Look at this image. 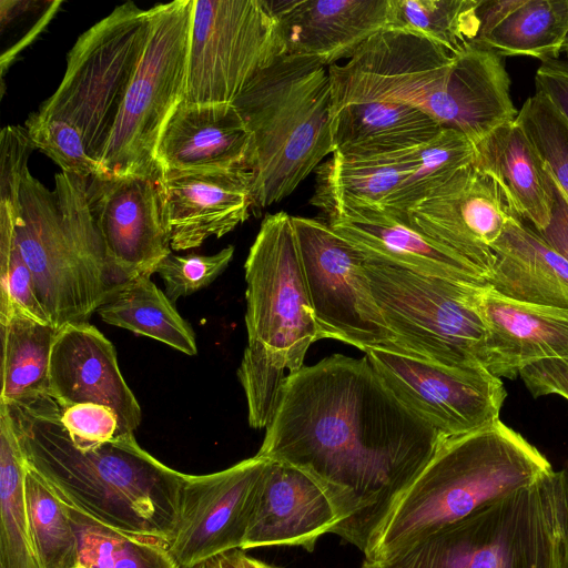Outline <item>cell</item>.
I'll return each mask as SVG.
<instances>
[{
  "instance_id": "obj_1",
  "label": "cell",
  "mask_w": 568,
  "mask_h": 568,
  "mask_svg": "<svg viewBox=\"0 0 568 568\" xmlns=\"http://www.w3.org/2000/svg\"><path fill=\"white\" fill-rule=\"evenodd\" d=\"M444 437L367 357L334 354L287 375L256 455L310 476L338 516L331 532L366 555Z\"/></svg>"
},
{
  "instance_id": "obj_2",
  "label": "cell",
  "mask_w": 568,
  "mask_h": 568,
  "mask_svg": "<svg viewBox=\"0 0 568 568\" xmlns=\"http://www.w3.org/2000/svg\"><path fill=\"white\" fill-rule=\"evenodd\" d=\"M4 406L26 464L68 507L114 530L171 540L186 474L145 452L133 433L77 447L52 397Z\"/></svg>"
},
{
  "instance_id": "obj_3",
  "label": "cell",
  "mask_w": 568,
  "mask_h": 568,
  "mask_svg": "<svg viewBox=\"0 0 568 568\" xmlns=\"http://www.w3.org/2000/svg\"><path fill=\"white\" fill-rule=\"evenodd\" d=\"M0 201L11 205L17 245L51 324L87 323L126 281L108 255L87 179L58 173L52 192L28 169L18 195Z\"/></svg>"
},
{
  "instance_id": "obj_4",
  "label": "cell",
  "mask_w": 568,
  "mask_h": 568,
  "mask_svg": "<svg viewBox=\"0 0 568 568\" xmlns=\"http://www.w3.org/2000/svg\"><path fill=\"white\" fill-rule=\"evenodd\" d=\"M552 470L535 446L500 419L444 437L388 515L364 560L385 559Z\"/></svg>"
},
{
  "instance_id": "obj_5",
  "label": "cell",
  "mask_w": 568,
  "mask_h": 568,
  "mask_svg": "<svg viewBox=\"0 0 568 568\" xmlns=\"http://www.w3.org/2000/svg\"><path fill=\"white\" fill-rule=\"evenodd\" d=\"M247 346L237 371L248 424L267 427L288 375L303 367L320 339L292 216L267 214L244 264Z\"/></svg>"
},
{
  "instance_id": "obj_6",
  "label": "cell",
  "mask_w": 568,
  "mask_h": 568,
  "mask_svg": "<svg viewBox=\"0 0 568 568\" xmlns=\"http://www.w3.org/2000/svg\"><path fill=\"white\" fill-rule=\"evenodd\" d=\"M233 105L251 134L253 207L291 195L333 153L331 78L315 57L284 53Z\"/></svg>"
},
{
  "instance_id": "obj_7",
  "label": "cell",
  "mask_w": 568,
  "mask_h": 568,
  "mask_svg": "<svg viewBox=\"0 0 568 568\" xmlns=\"http://www.w3.org/2000/svg\"><path fill=\"white\" fill-rule=\"evenodd\" d=\"M558 474L496 499L375 568H559ZM366 561V560H365Z\"/></svg>"
},
{
  "instance_id": "obj_8",
  "label": "cell",
  "mask_w": 568,
  "mask_h": 568,
  "mask_svg": "<svg viewBox=\"0 0 568 568\" xmlns=\"http://www.w3.org/2000/svg\"><path fill=\"white\" fill-rule=\"evenodd\" d=\"M365 268L392 351L450 367H485L487 332L474 303L478 286L367 258Z\"/></svg>"
},
{
  "instance_id": "obj_9",
  "label": "cell",
  "mask_w": 568,
  "mask_h": 568,
  "mask_svg": "<svg viewBox=\"0 0 568 568\" xmlns=\"http://www.w3.org/2000/svg\"><path fill=\"white\" fill-rule=\"evenodd\" d=\"M193 3L174 0L148 9L145 48L100 162L105 175L161 174L158 145L185 97Z\"/></svg>"
},
{
  "instance_id": "obj_10",
  "label": "cell",
  "mask_w": 568,
  "mask_h": 568,
  "mask_svg": "<svg viewBox=\"0 0 568 568\" xmlns=\"http://www.w3.org/2000/svg\"><path fill=\"white\" fill-rule=\"evenodd\" d=\"M149 28V10L132 1L116 7L78 38L68 53L60 85L38 110L73 124L88 153L99 163L145 48Z\"/></svg>"
},
{
  "instance_id": "obj_11",
  "label": "cell",
  "mask_w": 568,
  "mask_h": 568,
  "mask_svg": "<svg viewBox=\"0 0 568 568\" xmlns=\"http://www.w3.org/2000/svg\"><path fill=\"white\" fill-rule=\"evenodd\" d=\"M284 53L268 0H194L184 102L232 105Z\"/></svg>"
},
{
  "instance_id": "obj_12",
  "label": "cell",
  "mask_w": 568,
  "mask_h": 568,
  "mask_svg": "<svg viewBox=\"0 0 568 568\" xmlns=\"http://www.w3.org/2000/svg\"><path fill=\"white\" fill-rule=\"evenodd\" d=\"M455 55L406 31L385 29L366 40L344 64L328 67L333 114L353 103L416 106L452 126L448 85Z\"/></svg>"
},
{
  "instance_id": "obj_13",
  "label": "cell",
  "mask_w": 568,
  "mask_h": 568,
  "mask_svg": "<svg viewBox=\"0 0 568 568\" xmlns=\"http://www.w3.org/2000/svg\"><path fill=\"white\" fill-rule=\"evenodd\" d=\"M292 222L320 339L334 338L365 353L393 349L365 256L323 220L292 216Z\"/></svg>"
},
{
  "instance_id": "obj_14",
  "label": "cell",
  "mask_w": 568,
  "mask_h": 568,
  "mask_svg": "<svg viewBox=\"0 0 568 568\" xmlns=\"http://www.w3.org/2000/svg\"><path fill=\"white\" fill-rule=\"evenodd\" d=\"M366 357L394 394L446 437L499 419L507 393L485 367H450L381 347Z\"/></svg>"
},
{
  "instance_id": "obj_15",
  "label": "cell",
  "mask_w": 568,
  "mask_h": 568,
  "mask_svg": "<svg viewBox=\"0 0 568 568\" xmlns=\"http://www.w3.org/2000/svg\"><path fill=\"white\" fill-rule=\"evenodd\" d=\"M266 458L258 455L209 475H186L179 521L168 542L176 568L241 549Z\"/></svg>"
},
{
  "instance_id": "obj_16",
  "label": "cell",
  "mask_w": 568,
  "mask_h": 568,
  "mask_svg": "<svg viewBox=\"0 0 568 568\" xmlns=\"http://www.w3.org/2000/svg\"><path fill=\"white\" fill-rule=\"evenodd\" d=\"M161 174L87 179L89 206L108 255L126 278L151 276L172 253Z\"/></svg>"
},
{
  "instance_id": "obj_17",
  "label": "cell",
  "mask_w": 568,
  "mask_h": 568,
  "mask_svg": "<svg viewBox=\"0 0 568 568\" xmlns=\"http://www.w3.org/2000/svg\"><path fill=\"white\" fill-rule=\"evenodd\" d=\"M513 214L499 185L469 164L400 216L487 275L491 247Z\"/></svg>"
},
{
  "instance_id": "obj_18",
  "label": "cell",
  "mask_w": 568,
  "mask_h": 568,
  "mask_svg": "<svg viewBox=\"0 0 568 568\" xmlns=\"http://www.w3.org/2000/svg\"><path fill=\"white\" fill-rule=\"evenodd\" d=\"M50 394L60 408L92 403L111 408L120 435L141 423V407L124 381L112 343L93 325L68 324L58 329L50 358Z\"/></svg>"
},
{
  "instance_id": "obj_19",
  "label": "cell",
  "mask_w": 568,
  "mask_h": 568,
  "mask_svg": "<svg viewBox=\"0 0 568 568\" xmlns=\"http://www.w3.org/2000/svg\"><path fill=\"white\" fill-rule=\"evenodd\" d=\"M252 173L231 171L168 172L160 176L171 248L201 246L242 224L253 207Z\"/></svg>"
},
{
  "instance_id": "obj_20",
  "label": "cell",
  "mask_w": 568,
  "mask_h": 568,
  "mask_svg": "<svg viewBox=\"0 0 568 568\" xmlns=\"http://www.w3.org/2000/svg\"><path fill=\"white\" fill-rule=\"evenodd\" d=\"M338 516L322 488L300 469L275 460L260 477L241 550L265 546H300L313 551Z\"/></svg>"
},
{
  "instance_id": "obj_21",
  "label": "cell",
  "mask_w": 568,
  "mask_h": 568,
  "mask_svg": "<svg viewBox=\"0 0 568 568\" xmlns=\"http://www.w3.org/2000/svg\"><path fill=\"white\" fill-rule=\"evenodd\" d=\"M474 303L487 332L485 368L513 379L544 359L568 361V308L508 298L478 286Z\"/></svg>"
},
{
  "instance_id": "obj_22",
  "label": "cell",
  "mask_w": 568,
  "mask_h": 568,
  "mask_svg": "<svg viewBox=\"0 0 568 568\" xmlns=\"http://www.w3.org/2000/svg\"><path fill=\"white\" fill-rule=\"evenodd\" d=\"M327 223L367 260L450 282L487 285L483 270L386 209L346 210Z\"/></svg>"
},
{
  "instance_id": "obj_23",
  "label": "cell",
  "mask_w": 568,
  "mask_h": 568,
  "mask_svg": "<svg viewBox=\"0 0 568 568\" xmlns=\"http://www.w3.org/2000/svg\"><path fill=\"white\" fill-rule=\"evenodd\" d=\"M285 53L325 65L351 59L377 32L392 27V0H268Z\"/></svg>"
},
{
  "instance_id": "obj_24",
  "label": "cell",
  "mask_w": 568,
  "mask_h": 568,
  "mask_svg": "<svg viewBox=\"0 0 568 568\" xmlns=\"http://www.w3.org/2000/svg\"><path fill=\"white\" fill-rule=\"evenodd\" d=\"M251 134L235 106L182 102L156 150L160 173L250 170Z\"/></svg>"
},
{
  "instance_id": "obj_25",
  "label": "cell",
  "mask_w": 568,
  "mask_h": 568,
  "mask_svg": "<svg viewBox=\"0 0 568 568\" xmlns=\"http://www.w3.org/2000/svg\"><path fill=\"white\" fill-rule=\"evenodd\" d=\"M486 284L511 300L568 308V262L513 214L491 247Z\"/></svg>"
},
{
  "instance_id": "obj_26",
  "label": "cell",
  "mask_w": 568,
  "mask_h": 568,
  "mask_svg": "<svg viewBox=\"0 0 568 568\" xmlns=\"http://www.w3.org/2000/svg\"><path fill=\"white\" fill-rule=\"evenodd\" d=\"M474 165L501 189L510 211L537 232L549 223L555 189L546 163L516 119L475 145Z\"/></svg>"
},
{
  "instance_id": "obj_27",
  "label": "cell",
  "mask_w": 568,
  "mask_h": 568,
  "mask_svg": "<svg viewBox=\"0 0 568 568\" xmlns=\"http://www.w3.org/2000/svg\"><path fill=\"white\" fill-rule=\"evenodd\" d=\"M442 128L432 115L408 104H348L332 116L333 155L366 158L414 149Z\"/></svg>"
},
{
  "instance_id": "obj_28",
  "label": "cell",
  "mask_w": 568,
  "mask_h": 568,
  "mask_svg": "<svg viewBox=\"0 0 568 568\" xmlns=\"http://www.w3.org/2000/svg\"><path fill=\"white\" fill-rule=\"evenodd\" d=\"M417 148L366 158L333 155L314 171L315 191L310 203L327 220L346 210L383 209L412 172Z\"/></svg>"
},
{
  "instance_id": "obj_29",
  "label": "cell",
  "mask_w": 568,
  "mask_h": 568,
  "mask_svg": "<svg viewBox=\"0 0 568 568\" xmlns=\"http://www.w3.org/2000/svg\"><path fill=\"white\" fill-rule=\"evenodd\" d=\"M2 357L0 403L28 406L50 394V358L58 328L16 307L0 314Z\"/></svg>"
},
{
  "instance_id": "obj_30",
  "label": "cell",
  "mask_w": 568,
  "mask_h": 568,
  "mask_svg": "<svg viewBox=\"0 0 568 568\" xmlns=\"http://www.w3.org/2000/svg\"><path fill=\"white\" fill-rule=\"evenodd\" d=\"M97 312L110 325L151 337L186 355L197 353L192 327L149 275L126 280Z\"/></svg>"
},
{
  "instance_id": "obj_31",
  "label": "cell",
  "mask_w": 568,
  "mask_h": 568,
  "mask_svg": "<svg viewBox=\"0 0 568 568\" xmlns=\"http://www.w3.org/2000/svg\"><path fill=\"white\" fill-rule=\"evenodd\" d=\"M26 471L12 418L0 403V568H38L26 508Z\"/></svg>"
},
{
  "instance_id": "obj_32",
  "label": "cell",
  "mask_w": 568,
  "mask_h": 568,
  "mask_svg": "<svg viewBox=\"0 0 568 568\" xmlns=\"http://www.w3.org/2000/svg\"><path fill=\"white\" fill-rule=\"evenodd\" d=\"M568 36V0H524L479 42L501 58L558 59ZM477 43V42H476Z\"/></svg>"
},
{
  "instance_id": "obj_33",
  "label": "cell",
  "mask_w": 568,
  "mask_h": 568,
  "mask_svg": "<svg viewBox=\"0 0 568 568\" xmlns=\"http://www.w3.org/2000/svg\"><path fill=\"white\" fill-rule=\"evenodd\" d=\"M68 510L78 538L77 568H176L165 541L114 530Z\"/></svg>"
},
{
  "instance_id": "obj_34",
  "label": "cell",
  "mask_w": 568,
  "mask_h": 568,
  "mask_svg": "<svg viewBox=\"0 0 568 568\" xmlns=\"http://www.w3.org/2000/svg\"><path fill=\"white\" fill-rule=\"evenodd\" d=\"M24 497L38 568H77L78 538L65 504L27 464Z\"/></svg>"
},
{
  "instance_id": "obj_35",
  "label": "cell",
  "mask_w": 568,
  "mask_h": 568,
  "mask_svg": "<svg viewBox=\"0 0 568 568\" xmlns=\"http://www.w3.org/2000/svg\"><path fill=\"white\" fill-rule=\"evenodd\" d=\"M475 144L463 132L442 128L415 151V164L383 209L405 215L429 193L447 182L463 168L473 164Z\"/></svg>"
},
{
  "instance_id": "obj_36",
  "label": "cell",
  "mask_w": 568,
  "mask_h": 568,
  "mask_svg": "<svg viewBox=\"0 0 568 568\" xmlns=\"http://www.w3.org/2000/svg\"><path fill=\"white\" fill-rule=\"evenodd\" d=\"M480 0H392V27L455 54L476 40Z\"/></svg>"
},
{
  "instance_id": "obj_37",
  "label": "cell",
  "mask_w": 568,
  "mask_h": 568,
  "mask_svg": "<svg viewBox=\"0 0 568 568\" xmlns=\"http://www.w3.org/2000/svg\"><path fill=\"white\" fill-rule=\"evenodd\" d=\"M516 121L528 134L554 180L568 197V121L544 94L535 92Z\"/></svg>"
},
{
  "instance_id": "obj_38",
  "label": "cell",
  "mask_w": 568,
  "mask_h": 568,
  "mask_svg": "<svg viewBox=\"0 0 568 568\" xmlns=\"http://www.w3.org/2000/svg\"><path fill=\"white\" fill-rule=\"evenodd\" d=\"M11 307L51 324L38 300L31 270L17 245L11 205L0 201V314Z\"/></svg>"
},
{
  "instance_id": "obj_39",
  "label": "cell",
  "mask_w": 568,
  "mask_h": 568,
  "mask_svg": "<svg viewBox=\"0 0 568 568\" xmlns=\"http://www.w3.org/2000/svg\"><path fill=\"white\" fill-rule=\"evenodd\" d=\"M24 128L34 148L51 158L62 172L83 179L105 175L73 124L37 111L29 115Z\"/></svg>"
},
{
  "instance_id": "obj_40",
  "label": "cell",
  "mask_w": 568,
  "mask_h": 568,
  "mask_svg": "<svg viewBox=\"0 0 568 568\" xmlns=\"http://www.w3.org/2000/svg\"><path fill=\"white\" fill-rule=\"evenodd\" d=\"M234 247L227 246L213 255L169 254L156 267L165 294L172 303L210 285L227 267Z\"/></svg>"
},
{
  "instance_id": "obj_41",
  "label": "cell",
  "mask_w": 568,
  "mask_h": 568,
  "mask_svg": "<svg viewBox=\"0 0 568 568\" xmlns=\"http://www.w3.org/2000/svg\"><path fill=\"white\" fill-rule=\"evenodd\" d=\"M60 422L79 448H90L121 436L115 413L104 405L83 403L62 407Z\"/></svg>"
},
{
  "instance_id": "obj_42",
  "label": "cell",
  "mask_w": 568,
  "mask_h": 568,
  "mask_svg": "<svg viewBox=\"0 0 568 568\" xmlns=\"http://www.w3.org/2000/svg\"><path fill=\"white\" fill-rule=\"evenodd\" d=\"M519 377L534 397L556 394L568 400V361L532 363L520 371Z\"/></svg>"
},
{
  "instance_id": "obj_43",
  "label": "cell",
  "mask_w": 568,
  "mask_h": 568,
  "mask_svg": "<svg viewBox=\"0 0 568 568\" xmlns=\"http://www.w3.org/2000/svg\"><path fill=\"white\" fill-rule=\"evenodd\" d=\"M535 92L548 98L568 121V59H552L538 67Z\"/></svg>"
},
{
  "instance_id": "obj_44",
  "label": "cell",
  "mask_w": 568,
  "mask_h": 568,
  "mask_svg": "<svg viewBox=\"0 0 568 568\" xmlns=\"http://www.w3.org/2000/svg\"><path fill=\"white\" fill-rule=\"evenodd\" d=\"M551 181L555 189L551 217L548 225L538 233L551 248L568 262V197L552 176Z\"/></svg>"
},
{
  "instance_id": "obj_45",
  "label": "cell",
  "mask_w": 568,
  "mask_h": 568,
  "mask_svg": "<svg viewBox=\"0 0 568 568\" xmlns=\"http://www.w3.org/2000/svg\"><path fill=\"white\" fill-rule=\"evenodd\" d=\"M523 2L524 0H480L477 8L479 31L474 42L485 40Z\"/></svg>"
},
{
  "instance_id": "obj_46",
  "label": "cell",
  "mask_w": 568,
  "mask_h": 568,
  "mask_svg": "<svg viewBox=\"0 0 568 568\" xmlns=\"http://www.w3.org/2000/svg\"><path fill=\"white\" fill-rule=\"evenodd\" d=\"M557 474L560 500L559 568H568V460Z\"/></svg>"
},
{
  "instance_id": "obj_47",
  "label": "cell",
  "mask_w": 568,
  "mask_h": 568,
  "mask_svg": "<svg viewBox=\"0 0 568 568\" xmlns=\"http://www.w3.org/2000/svg\"><path fill=\"white\" fill-rule=\"evenodd\" d=\"M241 549L232 550L219 556L222 568H243L241 561Z\"/></svg>"
},
{
  "instance_id": "obj_48",
  "label": "cell",
  "mask_w": 568,
  "mask_h": 568,
  "mask_svg": "<svg viewBox=\"0 0 568 568\" xmlns=\"http://www.w3.org/2000/svg\"><path fill=\"white\" fill-rule=\"evenodd\" d=\"M241 561L243 568H276L274 566L267 565L256 558L246 555L244 550H242L241 554Z\"/></svg>"
},
{
  "instance_id": "obj_49",
  "label": "cell",
  "mask_w": 568,
  "mask_h": 568,
  "mask_svg": "<svg viewBox=\"0 0 568 568\" xmlns=\"http://www.w3.org/2000/svg\"><path fill=\"white\" fill-rule=\"evenodd\" d=\"M193 568H222V567H221L220 558L217 556V557L207 559V560L194 566Z\"/></svg>"
},
{
  "instance_id": "obj_50",
  "label": "cell",
  "mask_w": 568,
  "mask_h": 568,
  "mask_svg": "<svg viewBox=\"0 0 568 568\" xmlns=\"http://www.w3.org/2000/svg\"><path fill=\"white\" fill-rule=\"evenodd\" d=\"M362 568H375V567L371 562L364 560Z\"/></svg>"
},
{
  "instance_id": "obj_51",
  "label": "cell",
  "mask_w": 568,
  "mask_h": 568,
  "mask_svg": "<svg viewBox=\"0 0 568 568\" xmlns=\"http://www.w3.org/2000/svg\"><path fill=\"white\" fill-rule=\"evenodd\" d=\"M567 51H568V36H567L566 41L562 47V52H567Z\"/></svg>"
},
{
  "instance_id": "obj_52",
  "label": "cell",
  "mask_w": 568,
  "mask_h": 568,
  "mask_svg": "<svg viewBox=\"0 0 568 568\" xmlns=\"http://www.w3.org/2000/svg\"><path fill=\"white\" fill-rule=\"evenodd\" d=\"M565 53H566V55H567V59H568V51H567V52H565Z\"/></svg>"
}]
</instances>
